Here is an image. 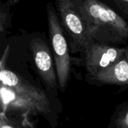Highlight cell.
Wrapping results in <instances>:
<instances>
[{
	"label": "cell",
	"mask_w": 128,
	"mask_h": 128,
	"mask_svg": "<svg viewBox=\"0 0 128 128\" xmlns=\"http://www.w3.org/2000/svg\"><path fill=\"white\" fill-rule=\"evenodd\" d=\"M2 112L48 114L50 104L45 93L6 68H0Z\"/></svg>",
	"instance_id": "cell-1"
},
{
	"label": "cell",
	"mask_w": 128,
	"mask_h": 128,
	"mask_svg": "<svg viewBox=\"0 0 128 128\" xmlns=\"http://www.w3.org/2000/svg\"><path fill=\"white\" fill-rule=\"evenodd\" d=\"M93 40L108 44L128 40V22L104 3L98 0H74Z\"/></svg>",
	"instance_id": "cell-2"
},
{
	"label": "cell",
	"mask_w": 128,
	"mask_h": 128,
	"mask_svg": "<svg viewBox=\"0 0 128 128\" xmlns=\"http://www.w3.org/2000/svg\"><path fill=\"white\" fill-rule=\"evenodd\" d=\"M46 8L50 39L53 51L52 56L56 65L58 84L59 88L64 91L67 87L71 70V59L68 44L64 36L62 25L53 6L49 3Z\"/></svg>",
	"instance_id": "cell-3"
},
{
	"label": "cell",
	"mask_w": 128,
	"mask_h": 128,
	"mask_svg": "<svg viewBox=\"0 0 128 128\" xmlns=\"http://www.w3.org/2000/svg\"><path fill=\"white\" fill-rule=\"evenodd\" d=\"M56 8L63 29L70 38L73 52H83L93 39L74 0H58Z\"/></svg>",
	"instance_id": "cell-4"
},
{
	"label": "cell",
	"mask_w": 128,
	"mask_h": 128,
	"mask_svg": "<svg viewBox=\"0 0 128 128\" xmlns=\"http://www.w3.org/2000/svg\"><path fill=\"white\" fill-rule=\"evenodd\" d=\"M127 47H116L93 40L83 50L87 73L93 79L117 63L124 55Z\"/></svg>",
	"instance_id": "cell-5"
},
{
	"label": "cell",
	"mask_w": 128,
	"mask_h": 128,
	"mask_svg": "<svg viewBox=\"0 0 128 128\" xmlns=\"http://www.w3.org/2000/svg\"><path fill=\"white\" fill-rule=\"evenodd\" d=\"M36 69L45 85L52 89L57 88V74L55 62L49 46L40 38H33L29 44Z\"/></svg>",
	"instance_id": "cell-6"
},
{
	"label": "cell",
	"mask_w": 128,
	"mask_h": 128,
	"mask_svg": "<svg viewBox=\"0 0 128 128\" xmlns=\"http://www.w3.org/2000/svg\"><path fill=\"white\" fill-rule=\"evenodd\" d=\"M123 57L115 64L100 73L92 80L106 85H128V46Z\"/></svg>",
	"instance_id": "cell-7"
},
{
	"label": "cell",
	"mask_w": 128,
	"mask_h": 128,
	"mask_svg": "<svg viewBox=\"0 0 128 128\" xmlns=\"http://www.w3.org/2000/svg\"><path fill=\"white\" fill-rule=\"evenodd\" d=\"M117 128H128V106L124 110L116 121Z\"/></svg>",
	"instance_id": "cell-8"
},
{
	"label": "cell",
	"mask_w": 128,
	"mask_h": 128,
	"mask_svg": "<svg viewBox=\"0 0 128 128\" xmlns=\"http://www.w3.org/2000/svg\"><path fill=\"white\" fill-rule=\"evenodd\" d=\"M112 3L121 11V13L128 19V0H113Z\"/></svg>",
	"instance_id": "cell-9"
},
{
	"label": "cell",
	"mask_w": 128,
	"mask_h": 128,
	"mask_svg": "<svg viewBox=\"0 0 128 128\" xmlns=\"http://www.w3.org/2000/svg\"><path fill=\"white\" fill-rule=\"evenodd\" d=\"M0 128H18L7 117L6 114L1 112L0 114Z\"/></svg>",
	"instance_id": "cell-10"
}]
</instances>
